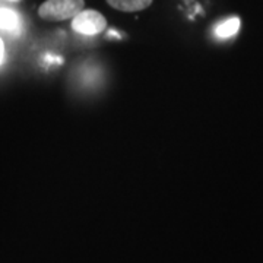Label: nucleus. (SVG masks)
I'll list each match as a JSON object with an SVG mask.
<instances>
[{"label": "nucleus", "instance_id": "f257e3e1", "mask_svg": "<svg viewBox=\"0 0 263 263\" xmlns=\"http://www.w3.org/2000/svg\"><path fill=\"white\" fill-rule=\"evenodd\" d=\"M82 9L85 0H46L38 8V16L48 22H60L72 19Z\"/></svg>", "mask_w": 263, "mask_h": 263}, {"label": "nucleus", "instance_id": "f03ea898", "mask_svg": "<svg viewBox=\"0 0 263 263\" xmlns=\"http://www.w3.org/2000/svg\"><path fill=\"white\" fill-rule=\"evenodd\" d=\"M107 28V19L101 12L82 9L72 18V29L82 35H97Z\"/></svg>", "mask_w": 263, "mask_h": 263}, {"label": "nucleus", "instance_id": "7ed1b4c3", "mask_svg": "<svg viewBox=\"0 0 263 263\" xmlns=\"http://www.w3.org/2000/svg\"><path fill=\"white\" fill-rule=\"evenodd\" d=\"M105 2L116 10L132 13V12H141L149 8L154 0H105Z\"/></svg>", "mask_w": 263, "mask_h": 263}, {"label": "nucleus", "instance_id": "20e7f679", "mask_svg": "<svg viewBox=\"0 0 263 263\" xmlns=\"http://www.w3.org/2000/svg\"><path fill=\"white\" fill-rule=\"evenodd\" d=\"M240 25H241L240 19L237 18V16H231V18L219 22L215 27V31H214V32H215L216 37L221 38V40L234 37L235 34L240 31Z\"/></svg>", "mask_w": 263, "mask_h": 263}, {"label": "nucleus", "instance_id": "39448f33", "mask_svg": "<svg viewBox=\"0 0 263 263\" xmlns=\"http://www.w3.org/2000/svg\"><path fill=\"white\" fill-rule=\"evenodd\" d=\"M18 27V16L9 9H0V28L15 29Z\"/></svg>", "mask_w": 263, "mask_h": 263}, {"label": "nucleus", "instance_id": "423d86ee", "mask_svg": "<svg viewBox=\"0 0 263 263\" xmlns=\"http://www.w3.org/2000/svg\"><path fill=\"white\" fill-rule=\"evenodd\" d=\"M3 57H5V44H3V41L0 38V63L3 62Z\"/></svg>", "mask_w": 263, "mask_h": 263}]
</instances>
